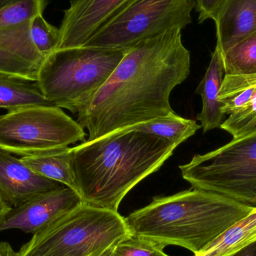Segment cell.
Segmentation results:
<instances>
[{
  "label": "cell",
  "mask_w": 256,
  "mask_h": 256,
  "mask_svg": "<svg viewBox=\"0 0 256 256\" xmlns=\"http://www.w3.org/2000/svg\"><path fill=\"white\" fill-rule=\"evenodd\" d=\"M128 50L85 46L57 50L46 58L39 72L40 90L54 106L78 115Z\"/></svg>",
  "instance_id": "4"
},
{
  "label": "cell",
  "mask_w": 256,
  "mask_h": 256,
  "mask_svg": "<svg viewBox=\"0 0 256 256\" xmlns=\"http://www.w3.org/2000/svg\"><path fill=\"white\" fill-rule=\"evenodd\" d=\"M233 256H256V242Z\"/></svg>",
  "instance_id": "26"
},
{
  "label": "cell",
  "mask_w": 256,
  "mask_h": 256,
  "mask_svg": "<svg viewBox=\"0 0 256 256\" xmlns=\"http://www.w3.org/2000/svg\"><path fill=\"white\" fill-rule=\"evenodd\" d=\"M34 105L54 106L45 98L38 80L0 72V108L12 111Z\"/></svg>",
  "instance_id": "15"
},
{
  "label": "cell",
  "mask_w": 256,
  "mask_h": 256,
  "mask_svg": "<svg viewBox=\"0 0 256 256\" xmlns=\"http://www.w3.org/2000/svg\"><path fill=\"white\" fill-rule=\"evenodd\" d=\"M178 146L128 128L70 148L69 164L82 203L118 212L143 179L160 170Z\"/></svg>",
  "instance_id": "2"
},
{
  "label": "cell",
  "mask_w": 256,
  "mask_h": 256,
  "mask_svg": "<svg viewBox=\"0 0 256 256\" xmlns=\"http://www.w3.org/2000/svg\"><path fill=\"white\" fill-rule=\"evenodd\" d=\"M222 55L225 75L256 74V31Z\"/></svg>",
  "instance_id": "19"
},
{
  "label": "cell",
  "mask_w": 256,
  "mask_h": 256,
  "mask_svg": "<svg viewBox=\"0 0 256 256\" xmlns=\"http://www.w3.org/2000/svg\"><path fill=\"white\" fill-rule=\"evenodd\" d=\"M130 236L118 212L82 203L33 234L19 256H93Z\"/></svg>",
  "instance_id": "5"
},
{
  "label": "cell",
  "mask_w": 256,
  "mask_h": 256,
  "mask_svg": "<svg viewBox=\"0 0 256 256\" xmlns=\"http://www.w3.org/2000/svg\"><path fill=\"white\" fill-rule=\"evenodd\" d=\"M182 30H168L130 49L78 122L87 141L174 112L170 94L189 76L190 52Z\"/></svg>",
  "instance_id": "1"
},
{
  "label": "cell",
  "mask_w": 256,
  "mask_h": 256,
  "mask_svg": "<svg viewBox=\"0 0 256 256\" xmlns=\"http://www.w3.org/2000/svg\"><path fill=\"white\" fill-rule=\"evenodd\" d=\"M63 186L60 182L39 176L20 158L0 149V194L13 208Z\"/></svg>",
  "instance_id": "12"
},
{
  "label": "cell",
  "mask_w": 256,
  "mask_h": 256,
  "mask_svg": "<svg viewBox=\"0 0 256 256\" xmlns=\"http://www.w3.org/2000/svg\"><path fill=\"white\" fill-rule=\"evenodd\" d=\"M220 128L230 132L234 138L256 129V91L250 102L240 110L231 114Z\"/></svg>",
  "instance_id": "21"
},
{
  "label": "cell",
  "mask_w": 256,
  "mask_h": 256,
  "mask_svg": "<svg viewBox=\"0 0 256 256\" xmlns=\"http://www.w3.org/2000/svg\"><path fill=\"white\" fill-rule=\"evenodd\" d=\"M70 148V147L62 148L32 156H21L20 160L39 176L60 182L76 192L69 164Z\"/></svg>",
  "instance_id": "17"
},
{
  "label": "cell",
  "mask_w": 256,
  "mask_h": 256,
  "mask_svg": "<svg viewBox=\"0 0 256 256\" xmlns=\"http://www.w3.org/2000/svg\"><path fill=\"white\" fill-rule=\"evenodd\" d=\"M21 1H22V0H0V8L16 4V3L20 2Z\"/></svg>",
  "instance_id": "28"
},
{
  "label": "cell",
  "mask_w": 256,
  "mask_h": 256,
  "mask_svg": "<svg viewBox=\"0 0 256 256\" xmlns=\"http://www.w3.org/2000/svg\"><path fill=\"white\" fill-rule=\"evenodd\" d=\"M82 203L76 191L63 186L12 208L0 222V233L9 230H19L33 236Z\"/></svg>",
  "instance_id": "10"
},
{
  "label": "cell",
  "mask_w": 256,
  "mask_h": 256,
  "mask_svg": "<svg viewBox=\"0 0 256 256\" xmlns=\"http://www.w3.org/2000/svg\"><path fill=\"white\" fill-rule=\"evenodd\" d=\"M130 1L72 0L60 26L58 49L84 46Z\"/></svg>",
  "instance_id": "11"
},
{
  "label": "cell",
  "mask_w": 256,
  "mask_h": 256,
  "mask_svg": "<svg viewBox=\"0 0 256 256\" xmlns=\"http://www.w3.org/2000/svg\"><path fill=\"white\" fill-rule=\"evenodd\" d=\"M12 208H13L10 207L8 204L6 203V202L3 200L1 194H0V222H2L6 218V216L10 213Z\"/></svg>",
  "instance_id": "25"
},
{
  "label": "cell",
  "mask_w": 256,
  "mask_h": 256,
  "mask_svg": "<svg viewBox=\"0 0 256 256\" xmlns=\"http://www.w3.org/2000/svg\"><path fill=\"white\" fill-rule=\"evenodd\" d=\"M254 208L221 194L192 188L154 197L124 220L130 236L164 248L180 246L196 255Z\"/></svg>",
  "instance_id": "3"
},
{
  "label": "cell",
  "mask_w": 256,
  "mask_h": 256,
  "mask_svg": "<svg viewBox=\"0 0 256 256\" xmlns=\"http://www.w3.org/2000/svg\"><path fill=\"white\" fill-rule=\"evenodd\" d=\"M226 0H195V9L198 14V24L208 20L216 19L222 4Z\"/></svg>",
  "instance_id": "23"
},
{
  "label": "cell",
  "mask_w": 256,
  "mask_h": 256,
  "mask_svg": "<svg viewBox=\"0 0 256 256\" xmlns=\"http://www.w3.org/2000/svg\"><path fill=\"white\" fill-rule=\"evenodd\" d=\"M201 128L194 120L179 116L174 112L166 116L155 118L129 128L156 136L178 146L195 135Z\"/></svg>",
  "instance_id": "18"
},
{
  "label": "cell",
  "mask_w": 256,
  "mask_h": 256,
  "mask_svg": "<svg viewBox=\"0 0 256 256\" xmlns=\"http://www.w3.org/2000/svg\"><path fill=\"white\" fill-rule=\"evenodd\" d=\"M0 256H19L7 242H0Z\"/></svg>",
  "instance_id": "24"
},
{
  "label": "cell",
  "mask_w": 256,
  "mask_h": 256,
  "mask_svg": "<svg viewBox=\"0 0 256 256\" xmlns=\"http://www.w3.org/2000/svg\"><path fill=\"white\" fill-rule=\"evenodd\" d=\"M30 32L36 48L46 58L58 49L61 39L60 28L49 24L43 14H38L31 20Z\"/></svg>",
  "instance_id": "20"
},
{
  "label": "cell",
  "mask_w": 256,
  "mask_h": 256,
  "mask_svg": "<svg viewBox=\"0 0 256 256\" xmlns=\"http://www.w3.org/2000/svg\"><path fill=\"white\" fill-rule=\"evenodd\" d=\"M118 244L112 245V246L106 248V250L102 251V252H99V254H96V255L93 256H114V250H115L116 246Z\"/></svg>",
  "instance_id": "27"
},
{
  "label": "cell",
  "mask_w": 256,
  "mask_h": 256,
  "mask_svg": "<svg viewBox=\"0 0 256 256\" xmlns=\"http://www.w3.org/2000/svg\"><path fill=\"white\" fill-rule=\"evenodd\" d=\"M222 54L256 31V0H226L214 20Z\"/></svg>",
  "instance_id": "13"
},
{
  "label": "cell",
  "mask_w": 256,
  "mask_h": 256,
  "mask_svg": "<svg viewBox=\"0 0 256 256\" xmlns=\"http://www.w3.org/2000/svg\"><path fill=\"white\" fill-rule=\"evenodd\" d=\"M46 0H22L0 8V72L38 80L46 60L30 32L31 20L43 14Z\"/></svg>",
  "instance_id": "9"
},
{
  "label": "cell",
  "mask_w": 256,
  "mask_h": 256,
  "mask_svg": "<svg viewBox=\"0 0 256 256\" xmlns=\"http://www.w3.org/2000/svg\"><path fill=\"white\" fill-rule=\"evenodd\" d=\"M224 63L222 50L218 44L212 54L210 64L196 90L202 100V108L197 115L201 122L203 132L220 128L224 115L221 110L222 105L218 102V96L224 80Z\"/></svg>",
  "instance_id": "14"
},
{
  "label": "cell",
  "mask_w": 256,
  "mask_h": 256,
  "mask_svg": "<svg viewBox=\"0 0 256 256\" xmlns=\"http://www.w3.org/2000/svg\"><path fill=\"white\" fill-rule=\"evenodd\" d=\"M256 242V207L194 256H233Z\"/></svg>",
  "instance_id": "16"
},
{
  "label": "cell",
  "mask_w": 256,
  "mask_h": 256,
  "mask_svg": "<svg viewBox=\"0 0 256 256\" xmlns=\"http://www.w3.org/2000/svg\"><path fill=\"white\" fill-rule=\"evenodd\" d=\"M166 256H167V255H166Z\"/></svg>",
  "instance_id": "29"
},
{
  "label": "cell",
  "mask_w": 256,
  "mask_h": 256,
  "mask_svg": "<svg viewBox=\"0 0 256 256\" xmlns=\"http://www.w3.org/2000/svg\"><path fill=\"white\" fill-rule=\"evenodd\" d=\"M195 0H130L84 45L128 50L192 22Z\"/></svg>",
  "instance_id": "7"
},
{
  "label": "cell",
  "mask_w": 256,
  "mask_h": 256,
  "mask_svg": "<svg viewBox=\"0 0 256 256\" xmlns=\"http://www.w3.org/2000/svg\"><path fill=\"white\" fill-rule=\"evenodd\" d=\"M84 128L56 106H25L0 116V149L32 156L86 141Z\"/></svg>",
  "instance_id": "8"
},
{
  "label": "cell",
  "mask_w": 256,
  "mask_h": 256,
  "mask_svg": "<svg viewBox=\"0 0 256 256\" xmlns=\"http://www.w3.org/2000/svg\"><path fill=\"white\" fill-rule=\"evenodd\" d=\"M164 249L142 238L130 236L116 245L114 256H166Z\"/></svg>",
  "instance_id": "22"
},
{
  "label": "cell",
  "mask_w": 256,
  "mask_h": 256,
  "mask_svg": "<svg viewBox=\"0 0 256 256\" xmlns=\"http://www.w3.org/2000/svg\"><path fill=\"white\" fill-rule=\"evenodd\" d=\"M192 189L256 207V129L179 166Z\"/></svg>",
  "instance_id": "6"
}]
</instances>
